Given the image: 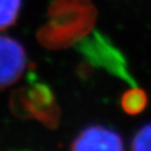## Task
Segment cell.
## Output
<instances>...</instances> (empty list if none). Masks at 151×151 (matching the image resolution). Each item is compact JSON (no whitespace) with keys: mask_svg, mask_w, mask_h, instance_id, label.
<instances>
[{"mask_svg":"<svg viewBox=\"0 0 151 151\" xmlns=\"http://www.w3.org/2000/svg\"><path fill=\"white\" fill-rule=\"evenodd\" d=\"M49 17L38 37L47 47L58 48L86 36L94 24L95 9L88 0H56Z\"/></svg>","mask_w":151,"mask_h":151,"instance_id":"6da1fadb","label":"cell"},{"mask_svg":"<svg viewBox=\"0 0 151 151\" xmlns=\"http://www.w3.org/2000/svg\"><path fill=\"white\" fill-rule=\"evenodd\" d=\"M11 110L20 116H30L45 123L55 124L58 112L54 96L47 87H25L16 91L11 97Z\"/></svg>","mask_w":151,"mask_h":151,"instance_id":"7a4b0ae2","label":"cell"},{"mask_svg":"<svg viewBox=\"0 0 151 151\" xmlns=\"http://www.w3.org/2000/svg\"><path fill=\"white\" fill-rule=\"evenodd\" d=\"M80 50L92 63L102 66L115 75L134 85L130 76L123 56L106 38L99 32H94L80 42Z\"/></svg>","mask_w":151,"mask_h":151,"instance_id":"3957f363","label":"cell"},{"mask_svg":"<svg viewBox=\"0 0 151 151\" xmlns=\"http://www.w3.org/2000/svg\"><path fill=\"white\" fill-rule=\"evenodd\" d=\"M27 65L26 50L18 40L0 35V91L14 85Z\"/></svg>","mask_w":151,"mask_h":151,"instance_id":"277c9868","label":"cell"},{"mask_svg":"<svg viewBox=\"0 0 151 151\" xmlns=\"http://www.w3.org/2000/svg\"><path fill=\"white\" fill-rule=\"evenodd\" d=\"M73 150H122L123 140L115 131L104 127H90L75 138Z\"/></svg>","mask_w":151,"mask_h":151,"instance_id":"5b68a950","label":"cell"},{"mask_svg":"<svg viewBox=\"0 0 151 151\" xmlns=\"http://www.w3.org/2000/svg\"><path fill=\"white\" fill-rule=\"evenodd\" d=\"M148 99L145 91L141 88L132 87L124 93L121 99V106L125 113L135 115L142 112L147 106Z\"/></svg>","mask_w":151,"mask_h":151,"instance_id":"8992f818","label":"cell"},{"mask_svg":"<svg viewBox=\"0 0 151 151\" xmlns=\"http://www.w3.org/2000/svg\"><path fill=\"white\" fill-rule=\"evenodd\" d=\"M22 0H0V30L12 26L18 19Z\"/></svg>","mask_w":151,"mask_h":151,"instance_id":"52a82bcc","label":"cell"},{"mask_svg":"<svg viewBox=\"0 0 151 151\" xmlns=\"http://www.w3.org/2000/svg\"><path fill=\"white\" fill-rule=\"evenodd\" d=\"M132 149L137 151L151 150V124L141 128L132 140Z\"/></svg>","mask_w":151,"mask_h":151,"instance_id":"ba28073f","label":"cell"}]
</instances>
